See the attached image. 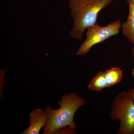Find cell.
<instances>
[{
	"label": "cell",
	"instance_id": "1",
	"mask_svg": "<svg viewBox=\"0 0 134 134\" xmlns=\"http://www.w3.org/2000/svg\"><path fill=\"white\" fill-rule=\"evenodd\" d=\"M85 103L83 97L75 92H70L63 96L58 101L60 107L58 109L47 105L45 110L48 118L42 134H55L59 129L66 127L76 130L77 126L74 121L75 114Z\"/></svg>",
	"mask_w": 134,
	"mask_h": 134
},
{
	"label": "cell",
	"instance_id": "2",
	"mask_svg": "<svg viewBox=\"0 0 134 134\" xmlns=\"http://www.w3.org/2000/svg\"><path fill=\"white\" fill-rule=\"evenodd\" d=\"M114 0H69V8L73 20L71 37L81 40L89 27L97 22L99 14Z\"/></svg>",
	"mask_w": 134,
	"mask_h": 134
},
{
	"label": "cell",
	"instance_id": "3",
	"mask_svg": "<svg viewBox=\"0 0 134 134\" xmlns=\"http://www.w3.org/2000/svg\"><path fill=\"white\" fill-rule=\"evenodd\" d=\"M109 116L112 121H120L117 134H134V102L127 91L115 96Z\"/></svg>",
	"mask_w": 134,
	"mask_h": 134
},
{
	"label": "cell",
	"instance_id": "4",
	"mask_svg": "<svg viewBox=\"0 0 134 134\" xmlns=\"http://www.w3.org/2000/svg\"><path fill=\"white\" fill-rule=\"evenodd\" d=\"M121 25L120 20L111 22L104 26H100L97 22L86 30V38L77 51L76 55H85L94 46L119 34Z\"/></svg>",
	"mask_w": 134,
	"mask_h": 134
},
{
	"label": "cell",
	"instance_id": "5",
	"mask_svg": "<svg viewBox=\"0 0 134 134\" xmlns=\"http://www.w3.org/2000/svg\"><path fill=\"white\" fill-rule=\"evenodd\" d=\"M47 118L45 110L41 108L34 109L30 114V126L20 134H39L41 129L46 124Z\"/></svg>",
	"mask_w": 134,
	"mask_h": 134
},
{
	"label": "cell",
	"instance_id": "6",
	"mask_svg": "<svg viewBox=\"0 0 134 134\" xmlns=\"http://www.w3.org/2000/svg\"><path fill=\"white\" fill-rule=\"evenodd\" d=\"M129 14L126 21L121 25L122 34L130 43L134 45V0H127Z\"/></svg>",
	"mask_w": 134,
	"mask_h": 134
},
{
	"label": "cell",
	"instance_id": "7",
	"mask_svg": "<svg viewBox=\"0 0 134 134\" xmlns=\"http://www.w3.org/2000/svg\"><path fill=\"white\" fill-rule=\"evenodd\" d=\"M104 72L108 88L114 86L122 81L123 72L119 67H111Z\"/></svg>",
	"mask_w": 134,
	"mask_h": 134
},
{
	"label": "cell",
	"instance_id": "8",
	"mask_svg": "<svg viewBox=\"0 0 134 134\" xmlns=\"http://www.w3.org/2000/svg\"><path fill=\"white\" fill-rule=\"evenodd\" d=\"M106 88H108V86L104 72L102 71L96 75L88 85L89 90L100 91Z\"/></svg>",
	"mask_w": 134,
	"mask_h": 134
},
{
	"label": "cell",
	"instance_id": "9",
	"mask_svg": "<svg viewBox=\"0 0 134 134\" xmlns=\"http://www.w3.org/2000/svg\"><path fill=\"white\" fill-rule=\"evenodd\" d=\"M127 92L129 93L131 98H132V100L134 102V85L133 88L129 89Z\"/></svg>",
	"mask_w": 134,
	"mask_h": 134
},
{
	"label": "cell",
	"instance_id": "10",
	"mask_svg": "<svg viewBox=\"0 0 134 134\" xmlns=\"http://www.w3.org/2000/svg\"><path fill=\"white\" fill-rule=\"evenodd\" d=\"M131 53H132V56H133L134 64V45L132 47V48H131Z\"/></svg>",
	"mask_w": 134,
	"mask_h": 134
},
{
	"label": "cell",
	"instance_id": "11",
	"mask_svg": "<svg viewBox=\"0 0 134 134\" xmlns=\"http://www.w3.org/2000/svg\"><path fill=\"white\" fill-rule=\"evenodd\" d=\"M131 74H132V76L134 78V68L132 69V71H131Z\"/></svg>",
	"mask_w": 134,
	"mask_h": 134
},
{
	"label": "cell",
	"instance_id": "12",
	"mask_svg": "<svg viewBox=\"0 0 134 134\" xmlns=\"http://www.w3.org/2000/svg\"></svg>",
	"mask_w": 134,
	"mask_h": 134
}]
</instances>
